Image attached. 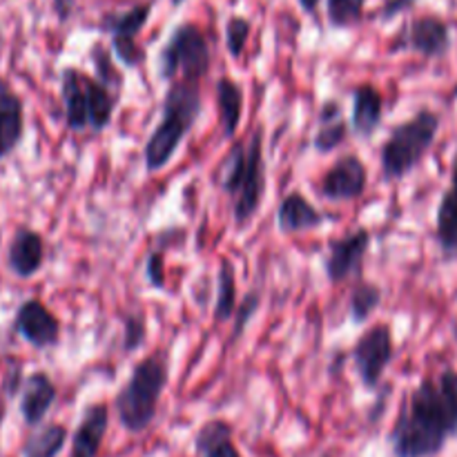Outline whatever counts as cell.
Masks as SVG:
<instances>
[{
  "label": "cell",
  "instance_id": "cell-1",
  "mask_svg": "<svg viewBox=\"0 0 457 457\" xmlns=\"http://www.w3.org/2000/svg\"><path fill=\"white\" fill-rule=\"evenodd\" d=\"M457 436V370L422 378L388 433L393 457H437Z\"/></svg>",
  "mask_w": 457,
  "mask_h": 457
},
{
  "label": "cell",
  "instance_id": "cell-2",
  "mask_svg": "<svg viewBox=\"0 0 457 457\" xmlns=\"http://www.w3.org/2000/svg\"><path fill=\"white\" fill-rule=\"evenodd\" d=\"M266 128L254 125L248 138H235L217 165L212 181L228 196L232 210V223L237 230H245L257 219L268 190V165L263 156Z\"/></svg>",
  "mask_w": 457,
  "mask_h": 457
},
{
  "label": "cell",
  "instance_id": "cell-3",
  "mask_svg": "<svg viewBox=\"0 0 457 457\" xmlns=\"http://www.w3.org/2000/svg\"><path fill=\"white\" fill-rule=\"evenodd\" d=\"M204 114V89L201 80L177 79L168 83L161 98L159 123L143 147V168L147 174H159L179 154L186 138Z\"/></svg>",
  "mask_w": 457,
  "mask_h": 457
},
{
  "label": "cell",
  "instance_id": "cell-4",
  "mask_svg": "<svg viewBox=\"0 0 457 457\" xmlns=\"http://www.w3.org/2000/svg\"><path fill=\"white\" fill-rule=\"evenodd\" d=\"M170 384V353L154 351L132 366L128 382L114 395V411L120 428L132 436L145 433L154 424L161 397Z\"/></svg>",
  "mask_w": 457,
  "mask_h": 457
},
{
  "label": "cell",
  "instance_id": "cell-5",
  "mask_svg": "<svg viewBox=\"0 0 457 457\" xmlns=\"http://www.w3.org/2000/svg\"><path fill=\"white\" fill-rule=\"evenodd\" d=\"M440 129L442 116L431 107H420L413 116L393 125L386 141L379 147V170L384 181H404L413 174L433 150Z\"/></svg>",
  "mask_w": 457,
  "mask_h": 457
},
{
  "label": "cell",
  "instance_id": "cell-6",
  "mask_svg": "<svg viewBox=\"0 0 457 457\" xmlns=\"http://www.w3.org/2000/svg\"><path fill=\"white\" fill-rule=\"evenodd\" d=\"M212 67V47L196 22H181L172 29L156 56V76L161 83L177 79L201 80L204 83Z\"/></svg>",
  "mask_w": 457,
  "mask_h": 457
},
{
  "label": "cell",
  "instance_id": "cell-7",
  "mask_svg": "<svg viewBox=\"0 0 457 457\" xmlns=\"http://www.w3.org/2000/svg\"><path fill=\"white\" fill-rule=\"evenodd\" d=\"M395 360V337L386 321L369 326L351 348V361L366 391H375Z\"/></svg>",
  "mask_w": 457,
  "mask_h": 457
},
{
  "label": "cell",
  "instance_id": "cell-8",
  "mask_svg": "<svg viewBox=\"0 0 457 457\" xmlns=\"http://www.w3.org/2000/svg\"><path fill=\"white\" fill-rule=\"evenodd\" d=\"M451 45H453V38H451L449 22L436 13H427V16L413 18L409 25L402 27L400 34L393 38L388 52H413L427 61H437L451 52Z\"/></svg>",
  "mask_w": 457,
  "mask_h": 457
},
{
  "label": "cell",
  "instance_id": "cell-9",
  "mask_svg": "<svg viewBox=\"0 0 457 457\" xmlns=\"http://www.w3.org/2000/svg\"><path fill=\"white\" fill-rule=\"evenodd\" d=\"M369 190V168L357 152H346L321 174L317 195L333 204H351Z\"/></svg>",
  "mask_w": 457,
  "mask_h": 457
},
{
  "label": "cell",
  "instance_id": "cell-10",
  "mask_svg": "<svg viewBox=\"0 0 457 457\" xmlns=\"http://www.w3.org/2000/svg\"><path fill=\"white\" fill-rule=\"evenodd\" d=\"M373 235L369 228H357L344 237L330 241L324 257V275L330 284H344L353 277H364V262L369 254Z\"/></svg>",
  "mask_w": 457,
  "mask_h": 457
},
{
  "label": "cell",
  "instance_id": "cell-11",
  "mask_svg": "<svg viewBox=\"0 0 457 457\" xmlns=\"http://www.w3.org/2000/svg\"><path fill=\"white\" fill-rule=\"evenodd\" d=\"M13 330L31 348L47 351V348L58 346V342H61L62 324L56 312L49 311L47 303L31 297L18 306L16 315H13Z\"/></svg>",
  "mask_w": 457,
  "mask_h": 457
},
{
  "label": "cell",
  "instance_id": "cell-12",
  "mask_svg": "<svg viewBox=\"0 0 457 457\" xmlns=\"http://www.w3.org/2000/svg\"><path fill=\"white\" fill-rule=\"evenodd\" d=\"M45 266V239L29 226H18L7 245V268L18 279H31Z\"/></svg>",
  "mask_w": 457,
  "mask_h": 457
},
{
  "label": "cell",
  "instance_id": "cell-13",
  "mask_svg": "<svg viewBox=\"0 0 457 457\" xmlns=\"http://www.w3.org/2000/svg\"><path fill=\"white\" fill-rule=\"evenodd\" d=\"M107 428H110V406L105 402L85 406L79 427L71 433L70 457H98Z\"/></svg>",
  "mask_w": 457,
  "mask_h": 457
},
{
  "label": "cell",
  "instance_id": "cell-14",
  "mask_svg": "<svg viewBox=\"0 0 457 457\" xmlns=\"http://www.w3.org/2000/svg\"><path fill=\"white\" fill-rule=\"evenodd\" d=\"M58 397L54 379L45 370H34L21 384V418L27 427L36 428L43 424Z\"/></svg>",
  "mask_w": 457,
  "mask_h": 457
},
{
  "label": "cell",
  "instance_id": "cell-15",
  "mask_svg": "<svg viewBox=\"0 0 457 457\" xmlns=\"http://www.w3.org/2000/svg\"><path fill=\"white\" fill-rule=\"evenodd\" d=\"M351 107V134L357 138H370L378 134L384 120V94L375 83H360L353 87Z\"/></svg>",
  "mask_w": 457,
  "mask_h": 457
},
{
  "label": "cell",
  "instance_id": "cell-16",
  "mask_svg": "<svg viewBox=\"0 0 457 457\" xmlns=\"http://www.w3.org/2000/svg\"><path fill=\"white\" fill-rule=\"evenodd\" d=\"M326 221H328V217L299 190H290L279 201V208H277V228H279L281 235H299V232L317 230Z\"/></svg>",
  "mask_w": 457,
  "mask_h": 457
},
{
  "label": "cell",
  "instance_id": "cell-17",
  "mask_svg": "<svg viewBox=\"0 0 457 457\" xmlns=\"http://www.w3.org/2000/svg\"><path fill=\"white\" fill-rule=\"evenodd\" d=\"M25 137V103L21 94L0 79V161L7 159Z\"/></svg>",
  "mask_w": 457,
  "mask_h": 457
},
{
  "label": "cell",
  "instance_id": "cell-18",
  "mask_svg": "<svg viewBox=\"0 0 457 457\" xmlns=\"http://www.w3.org/2000/svg\"><path fill=\"white\" fill-rule=\"evenodd\" d=\"M61 101L65 112V125L70 132L89 129L87 92H85V71L74 65L62 67L61 71Z\"/></svg>",
  "mask_w": 457,
  "mask_h": 457
},
{
  "label": "cell",
  "instance_id": "cell-19",
  "mask_svg": "<svg viewBox=\"0 0 457 457\" xmlns=\"http://www.w3.org/2000/svg\"><path fill=\"white\" fill-rule=\"evenodd\" d=\"M244 101L245 92L239 80L230 79V76H219L214 80V103H217L219 128H221V137L226 141H235L237 138L241 119H244Z\"/></svg>",
  "mask_w": 457,
  "mask_h": 457
},
{
  "label": "cell",
  "instance_id": "cell-20",
  "mask_svg": "<svg viewBox=\"0 0 457 457\" xmlns=\"http://www.w3.org/2000/svg\"><path fill=\"white\" fill-rule=\"evenodd\" d=\"M192 446L196 457H244L235 442V427L223 418H212L201 424Z\"/></svg>",
  "mask_w": 457,
  "mask_h": 457
},
{
  "label": "cell",
  "instance_id": "cell-21",
  "mask_svg": "<svg viewBox=\"0 0 457 457\" xmlns=\"http://www.w3.org/2000/svg\"><path fill=\"white\" fill-rule=\"evenodd\" d=\"M85 92H87L89 129H92L94 134L105 132L116 114L120 94L112 92V89L107 87V85H103L94 74H85Z\"/></svg>",
  "mask_w": 457,
  "mask_h": 457
},
{
  "label": "cell",
  "instance_id": "cell-22",
  "mask_svg": "<svg viewBox=\"0 0 457 457\" xmlns=\"http://www.w3.org/2000/svg\"><path fill=\"white\" fill-rule=\"evenodd\" d=\"M436 241L446 262L457 259V190L446 187L436 210Z\"/></svg>",
  "mask_w": 457,
  "mask_h": 457
},
{
  "label": "cell",
  "instance_id": "cell-23",
  "mask_svg": "<svg viewBox=\"0 0 457 457\" xmlns=\"http://www.w3.org/2000/svg\"><path fill=\"white\" fill-rule=\"evenodd\" d=\"M217 295H214L212 317L214 324H228L235 317L237 306H239V288H237V270L230 259L219 262L217 277Z\"/></svg>",
  "mask_w": 457,
  "mask_h": 457
},
{
  "label": "cell",
  "instance_id": "cell-24",
  "mask_svg": "<svg viewBox=\"0 0 457 457\" xmlns=\"http://www.w3.org/2000/svg\"><path fill=\"white\" fill-rule=\"evenodd\" d=\"M152 16V3L134 4L125 12L105 13L98 22V29L105 31L110 38H138L143 27L147 25Z\"/></svg>",
  "mask_w": 457,
  "mask_h": 457
},
{
  "label": "cell",
  "instance_id": "cell-25",
  "mask_svg": "<svg viewBox=\"0 0 457 457\" xmlns=\"http://www.w3.org/2000/svg\"><path fill=\"white\" fill-rule=\"evenodd\" d=\"M384 299L382 286L375 284V281L364 279V277H357L355 284H353L351 293H348V320L355 326H364L375 312L379 311Z\"/></svg>",
  "mask_w": 457,
  "mask_h": 457
},
{
  "label": "cell",
  "instance_id": "cell-26",
  "mask_svg": "<svg viewBox=\"0 0 457 457\" xmlns=\"http://www.w3.org/2000/svg\"><path fill=\"white\" fill-rule=\"evenodd\" d=\"M70 440L65 424H40L22 445V457H58Z\"/></svg>",
  "mask_w": 457,
  "mask_h": 457
},
{
  "label": "cell",
  "instance_id": "cell-27",
  "mask_svg": "<svg viewBox=\"0 0 457 457\" xmlns=\"http://www.w3.org/2000/svg\"><path fill=\"white\" fill-rule=\"evenodd\" d=\"M89 62L94 67V76L101 80L103 85L112 89L116 94H123L125 87V74L114 61V52L112 47H103L101 43H94L89 49Z\"/></svg>",
  "mask_w": 457,
  "mask_h": 457
},
{
  "label": "cell",
  "instance_id": "cell-28",
  "mask_svg": "<svg viewBox=\"0 0 457 457\" xmlns=\"http://www.w3.org/2000/svg\"><path fill=\"white\" fill-rule=\"evenodd\" d=\"M348 134H351V123L346 119H333V120H320L315 129V137H312V147L320 154H333L337 152V147H342L346 143Z\"/></svg>",
  "mask_w": 457,
  "mask_h": 457
},
{
  "label": "cell",
  "instance_id": "cell-29",
  "mask_svg": "<svg viewBox=\"0 0 457 457\" xmlns=\"http://www.w3.org/2000/svg\"><path fill=\"white\" fill-rule=\"evenodd\" d=\"M366 0H326V18L333 29H351L364 21Z\"/></svg>",
  "mask_w": 457,
  "mask_h": 457
},
{
  "label": "cell",
  "instance_id": "cell-30",
  "mask_svg": "<svg viewBox=\"0 0 457 457\" xmlns=\"http://www.w3.org/2000/svg\"><path fill=\"white\" fill-rule=\"evenodd\" d=\"M120 326H123V342H120V351H123L125 355L141 351L147 342L145 312L143 311L123 312V315H120Z\"/></svg>",
  "mask_w": 457,
  "mask_h": 457
},
{
  "label": "cell",
  "instance_id": "cell-31",
  "mask_svg": "<svg viewBox=\"0 0 457 457\" xmlns=\"http://www.w3.org/2000/svg\"><path fill=\"white\" fill-rule=\"evenodd\" d=\"M253 36V22L245 16H230L226 21V52L230 58L239 61L245 54L248 40Z\"/></svg>",
  "mask_w": 457,
  "mask_h": 457
},
{
  "label": "cell",
  "instance_id": "cell-32",
  "mask_svg": "<svg viewBox=\"0 0 457 457\" xmlns=\"http://www.w3.org/2000/svg\"><path fill=\"white\" fill-rule=\"evenodd\" d=\"M263 299H262V290H250L244 299H239V306H237L235 317H232V335H230V344H237L241 337H244L245 328L253 321V317L257 315L259 308H262Z\"/></svg>",
  "mask_w": 457,
  "mask_h": 457
},
{
  "label": "cell",
  "instance_id": "cell-33",
  "mask_svg": "<svg viewBox=\"0 0 457 457\" xmlns=\"http://www.w3.org/2000/svg\"><path fill=\"white\" fill-rule=\"evenodd\" d=\"M165 253L168 250L154 245V248L147 253L145 263H143V272H145L147 284L154 290H165L168 288V263H165Z\"/></svg>",
  "mask_w": 457,
  "mask_h": 457
},
{
  "label": "cell",
  "instance_id": "cell-34",
  "mask_svg": "<svg viewBox=\"0 0 457 457\" xmlns=\"http://www.w3.org/2000/svg\"><path fill=\"white\" fill-rule=\"evenodd\" d=\"M112 52L125 70H137L145 61V49L138 45L137 38H112Z\"/></svg>",
  "mask_w": 457,
  "mask_h": 457
},
{
  "label": "cell",
  "instance_id": "cell-35",
  "mask_svg": "<svg viewBox=\"0 0 457 457\" xmlns=\"http://www.w3.org/2000/svg\"><path fill=\"white\" fill-rule=\"evenodd\" d=\"M415 3H418V0H386V3H384L382 7H379L378 18L382 22L393 21V18H397V16H400V13H404V12H409V9H413Z\"/></svg>",
  "mask_w": 457,
  "mask_h": 457
},
{
  "label": "cell",
  "instance_id": "cell-36",
  "mask_svg": "<svg viewBox=\"0 0 457 457\" xmlns=\"http://www.w3.org/2000/svg\"><path fill=\"white\" fill-rule=\"evenodd\" d=\"M344 116V103L339 98H324L317 110V123L320 120H333V119H342Z\"/></svg>",
  "mask_w": 457,
  "mask_h": 457
},
{
  "label": "cell",
  "instance_id": "cell-37",
  "mask_svg": "<svg viewBox=\"0 0 457 457\" xmlns=\"http://www.w3.org/2000/svg\"><path fill=\"white\" fill-rule=\"evenodd\" d=\"M52 9L56 13V18L61 22H67L71 16H74L76 0H52Z\"/></svg>",
  "mask_w": 457,
  "mask_h": 457
},
{
  "label": "cell",
  "instance_id": "cell-38",
  "mask_svg": "<svg viewBox=\"0 0 457 457\" xmlns=\"http://www.w3.org/2000/svg\"><path fill=\"white\" fill-rule=\"evenodd\" d=\"M299 7H302V12H306L308 16H315L317 7H320V0H297Z\"/></svg>",
  "mask_w": 457,
  "mask_h": 457
},
{
  "label": "cell",
  "instance_id": "cell-39",
  "mask_svg": "<svg viewBox=\"0 0 457 457\" xmlns=\"http://www.w3.org/2000/svg\"><path fill=\"white\" fill-rule=\"evenodd\" d=\"M449 186L455 187V190H457V152L453 156V163H451V183H449Z\"/></svg>",
  "mask_w": 457,
  "mask_h": 457
},
{
  "label": "cell",
  "instance_id": "cell-40",
  "mask_svg": "<svg viewBox=\"0 0 457 457\" xmlns=\"http://www.w3.org/2000/svg\"><path fill=\"white\" fill-rule=\"evenodd\" d=\"M170 3H172V7H181V4L186 3V0H170Z\"/></svg>",
  "mask_w": 457,
  "mask_h": 457
},
{
  "label": "cell",
  "instance_id": "cell-41",
  "mask_svg": "<svg viewBox=\"0 0 457 457\" xmlns=\"http://www.w3.org/2000/svg\"><path fill=\"white\" fill-rule=\"evenodd\" d=\"M320 457H330V455H320Z\"/></svg>",
  "mask_w": 457,
  "mask_h": 457
}]
</instances>
